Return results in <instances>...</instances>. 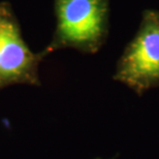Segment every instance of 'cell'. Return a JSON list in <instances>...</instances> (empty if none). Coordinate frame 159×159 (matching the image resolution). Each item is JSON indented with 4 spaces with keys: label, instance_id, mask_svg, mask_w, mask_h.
I'll return each instance as SVG.
<instances>
[{
    "label": "cell",
    "instance_id": "obj_1",
    "mask_svg": "<svg viewBox=\"0 0 159 159\" xmlns=\"http://www.w3.org/2000/svg\"><path fill=\"white\" fill-rule=\"evenodd\" d=\"M56 30L44 52L71 48L93 54L109 32L110 0H55Z\"/></svg>",
    "mask_w": 159,
    "mask_h": 159
},
{
    "label": "cell",
    "instance_id": "obj_3",
    "mask_svg": "<svg viewBox=\"0 0 159 159\" xmlns=\"http://www.w3.org/2000/svg\"><path fill=\"white\" fill-rule=\"evenodd\" d=\"M47 55L30 50L11 4L0 2V89L17 84L39 86V65Z\"/></svg>",
    "mask_w": 159,
    "mask_h": 159
},
{
    "label": "cell",
    "instance_id": "obj_2",
    "mask_svg": "<svg viewBox=\"0 0 159 159\" xmlns=\"http://www.w3.org/2000/svg\"><path fill=\"white\" fill-rule=\"evenodd\" d=\"M114 79L138 94L159 86V11L146 9L134 37L124 50Z\"/></svg>",
    "mask_w": 159,
    "mask_h": 159
}]
</instances>
